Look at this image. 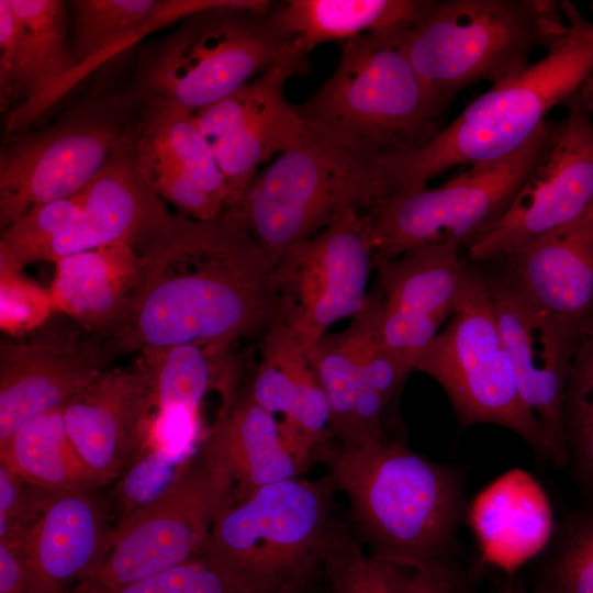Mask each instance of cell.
Listing matches in <instances>:
<instances>
[{
	"instance_id": "6da1fadb",
	"label": "cell",
	"mask_w": 593,
	"mask_h": 593,
	"mask_svg": "<svg viewBox=\"0 0 593 593\" xmlns=\"http://www.w3.org/2000/svg\"><path fill=\"white\" fill-rule=\"evenodd\" d=\"M135 247L138 286L103 337L113 357L189 343L233 346L277 317L273 267L237 208L212 221L168 212Z\"/></svg>"
},
{
	"instance_id": "7a4b0ae2",
	"label": "cell",
	"mask_w": 593,
	"mask_h": 593,
	"mask_svg": "<svg viewBox=\"0 0 593 593\" xmlns=\"http://www.w3.org/2000/svg\"><path fill=\"white\" fill-rule=\"evenodd\" d=\"M348 502L354 535L372 553L424 563L461 561L463 473L399 440L337 446L325 462Z\"/></svg>"
},
{
	"instance_id": "3957f363",
	"label": "cell",
	"mask_w": 593,
	"mask_h": 593,
	"mask_svg": "<svg viewBox=\"0 0 593 593\" xmlns=\"http://www.w3.org/2000/svg\"><path fill=\"white\" fill-rule=\"evenodd\" d=\"M560 7L567 26L546 55L519 74L493 85L424 146L384 155L391 193L426 186L458 166L501 158L518 149L593 75V22L570 1Z\"/></svg>"
},
{
	"instance_id": "277c9868",
	"label": "cell",
	"mask_w": 593,
	"mask_h": 593,
	"mask_svg": "<svg viewBox=\"0 0 593 593\" xmlns=\"http://www.w3.org/2000/svg\"><path fill=\"white\" fill-rule=\"evenodd\" d=\"M303 122L298 144L258 172L235 206L272 267L340 210L369 213L391 193L384 155L324 125Z\"/></svg>"
},
{
	"instance_id": "5b68a950",
	"label": "cell",
	"mask_w": 593,
	"mask_h": 593,
	"mask_svg": "<svg viewBox=\"0 0 593 593\" xmlns=\"http://www.w3.org/2000/svg\"><path fill=\"white\" fill-rule=\"evenodd\" d=\"M336 492L328 474L315 480L301 475L230 497L202 555L232 573L247 593H313L337 521Z\"/></svg>"
},
{
	"instance_id": "8992f818",
	"label": "cell",
	"mask_w": 593,
	"mask_h": 593,
	"mask_svg": "<svg viewBox=\"0 0 593 593\" xmlns=\"http://www.w3.org/2000/svg\"><path fill=\"white\" fill-rule=\"evenodd\" d=\"M272 3L227 0L182 19L143 54L128 93L194 113L281 61L306 59L275 29Z\"/></svg>"
},
{
	"instance_id": "52a82bcc",
	"label": "cell",
	"mask_w": 593,
	"mask_h": 593,
	"mask_svg": "<svg viewBox=\"0 0 593 593\" xmlns=\"http://www.w3.org/2000/svg\"><path fill=\"white\" fill-rule=\"evenodd\" d=\"M566 26L560 3L550 0H430L401 47L445 109L467 86L519 74L530 54L548 49Z\"/></svg>"
},
{
	"instance_id": "ba28073f",
	"label": "cell",
	"mask_w": 593,
	"mask_h": 593,
	"mask_svg": "<svg viewBox=\"0 0 593 593\" xmlns=\"http://www.w3.org/2000/svg\"><path fill=\"white\" fill-rule=\"evenodd\" d=\"M404 34V33H403ZM403 34H366L342 44L337 67L295 110L381 155L417 149L440 131L444 109L401 47Z\"/></svg>"
},
{
	"instance_id": "9c48e42d",
	"label": "cell",
	"mask_w": 593,
	"mask_h": 593,
	"mask_svg": "<svg viewBox=\"0 0 593 593\" xmlns=\"http://www.w3.org/2000/svg\"><path fill=\"white\" fill-rule=\"evenodd\" d=\"M445 391L462 428L493 424L550 463L545 430L524 403L496 323L488 273L466 264L455 310L416 363Z\"/></svg>"
},
{
	"instance_id": "30bf717a",
	"label": "cell",
	"mask_w": 593,
	"mask_h": 593,
	"mask_svg": "<svg viewBox=\"0 0 593 593\" xmlns=\"http://www.w3.org/2000/svg\"><path fill=\"white\" fill-rule=\"evenodd\" d=\"M556 124L546 121L518 149L474 164L438 187L391 193L369 212L374 259L423 244L454 242L469 248L506 212L551 147Z\"/></svg>"
},
{
	"instance_id": "8fae6325",
	"label": "cell",
	"mask_w": 593,
	"mask_h": 593,
	"mask_svg": "<svg viewBox=\"0 0 593 593\" xmlns=\"http://www.w3.org/2000/svg\"><path fill=\"white\" fill-rule=\"evenodd\" d=\"M141 103L99 93L53 125L7 142L0 155V227L82 191L135 128Z\"/></svg>"
},
{
	"instance_id": "7c38bea8",
	"label": "cell",
	"mask_w": 593,
	"mask_h": 593,
	"mask_svg": "<svg viewBox=\"0 0 593 593\" xmlns=\"http://www.w3.org/2000/svg\"><path fill=\"white\" fill-rule=\"evenodd\" d=\"M232 491L222 449L209 432L174 488L116 525L101 566L67 593L120 589L202 555Z\"/></svg>"
},
{
	"instance_id": "4fadbf2b",
	"label": "cell",
	"mask_w": 593,
	"mask_h": 593,
	"mask_svg": "<svg viewBox=\"0 0 593 593\" xmlns=\"http://www.w3.org/2000/svg\"><path fill=\"white\" fill-rule=\"evenodd\" d=\"M372 269L369 213L340 210L273 266L277 317L307 350L334 323L363 309Z\"/></svg>"
},
{
	"instance_id": "5bb4252c",
	"label": "cell",
	"mask_w": 593,
	"mask_h": 593,
	"mask_svg": "<svg viewBox=\"0 0 593 593\" xmlns=\"http://www.w3.org/2000/svg\"><path fill=\"white\" fill-rule=\"evenodd\" d=\"M556 124L551 147L497 223L469 248V259L494 261L563 226L593 203V120L577 92Z\"/></svg>"
},
{
	"instance_id": "9a60e30c",
	"label": "cell",
	"mask_w": 593,
	"mask_h": 593,
	"mask_svg": "<svg viewBox=\"0 0 593 593\" xmlns=\"http://www.w3.org/2000/svg\"><path fill=\"white\" fill-rule=\"evenodd\" d=\"M306 59L281 61L216 103L193 113L227 188V210L237 206L261 164L293 147L304 122L284 96L289 78Z\"/></svg>"
},
{
	"instance_id": "2e32d148",
	"label": "cell",
	"mask_w": 593,
	"mask_h": 593,
	"mask_svg": "<svg viewBox=\"0 0 593 593\" xmlns=\"http://www.w3.org/2000/svg\"><path fill=\"white\" fill-rule=\"evenodd\" d=\"M491 301L521 396L541 424L550 463H569L562 422L564 391L583 342L535 303L502 270L488 273Z\"/></svg>"
},
{
	"instance_id": "e0dca14e",
	"label": "cell",
	"mask_w": 593,
	"mask_h": 593,
	"mask_svg": "<svg viewBox=\"0 0 593 593\" xmlns=\"http://www.w3.org/2000/svg\"><path fill=\"white\" fill-rule=\"evenodd\" d=\"M454 242L423 244L374 259L381 340L407 378L451 316L466 264Z\"/></svg>"
},
{
	"instance_id": "ac0fdd59",
	"label": "cell",
	"mask_w": 593,
	"mask_h": 593,
	"mask_svg": "<svg viewBox=\"0 0 593 593\" xmlns=\"http://www.w3.org/2000/svg\"><path fill=\"white\" fill-rule=\"evenodd\" d=\"M113 356L103 339L51 323L27 340L0 344V445L27 418L64 409Z\"/></svg>"
},
{
	"instance_id": "d6986e66",
	"label": "cell",
	"mask_w": 593,
	"mask_h": 593,
	"mask_svg": "<svg viewBox=\"0 0 593 593\" xmlns=\"http://www.w3.org/2000/svg\"><path fill=\"white\" fill-rule=\"evenodd\" d=\"M91 490L43 491L21 550L29 593H67L108 556L115 536Z\"/></svg>"
},
{
	"instance_id": "ffe728a7",
	"label": "cell",
	"mask_w": 593,
	"mask_h": 593,
	"mask_svg": "<svg viewBox=\"0 0 593 593\" xmlns=\"http://www.w3.org/2000/svg\"><path fill=\"white\" fill-rule=\"evenodd\" d=\"M148 409L136 365L104 370L63 409L68 437L97 489L118 480L139 454Z\"/></svg>"
},
{
	"instance_id": "44dd1931",
	"label": "cell",
	"mask_w": 593,
	"mask_h": 593,
	"mask_svg": "<svg viewBox=\"0 0 593 593\" xmlns=\"http://www.w3.org/2000/svg\"><path fill=\"white\" fill-rule=\"evenodd\" d=\"M503 270L582 342L593 336V203L579 217L517 246Z\"/></svg>"
},
{
	"instance_id": "7402d4cb",
	"label": "cell",
	"mask_w": 593,
	"mask_h": 593,
	"mask_svg": "<svg viewBox=\"0 0 593 593\" xmlns=\"http://www.w3.org/2000/svg\"><path fill=\"white\" fill-rule=\"evenodd\" d=\"M60 0H0V109H27L76 68Z\"/></svg>"
},
{
	"instance_id": "603a6c76",
	"label": "cell",
	"mask_w": 593,
	"mask_h": 593,
	"mask_svg": "<svg viewBox=\"0 0 593 593\" xmlns=\"http://www.w3.org/2000/svg\"><path fill=\"white\" fill-rule=\"evenodd\" d=\"M136 125L83 189L79 216L45 248L41 261L56 262L71 254L121 242L135 245L168 213L137 168Z\"/></svg>"
},
{
	"instance_id": "cb8c5ba5",
	"label": "cell",
	"mask_w": 593,
	"mask_h": 593,
	"mask_svg": "<svg viewBox=\"0 0 593 593\" xmlns=\"http://www.w3.org/2000/svg\"><path fill=\"white\" fill-rule=\"evenodd\" d=\"M267 412L280 414L283 436L315 462H326L335 449L328 432V403L306 350L276 317L264 333L260 360L247 384Z\"/></svg>"
},
{
	"instance_id": "d4e9b609",
	"label": "cell",
	"mask_w": 593,
	"mask_h": 593,
	"mask_svg": "<svg viewBox=\"0 0 593 593\" xmlns=\"http://www.w3.org/2000/svg\"><path fill=\"white\" fill-rule=\"evenodd\" d=\"M323 580L328 593H482L483 568L372 553L337 519L324 551Z\"/></svg>"
},
{
	"instance_id": "484cf974",
	"label": "cell",
	"mask_w": 593,
	"mask_h": 593,
	"mask_svg": "<svg viewBox=\"0 0 593 593\" xmlns=\"http://www.w3.org/2000/svg\"><path fill=\"white\" fill-rule=\"evenodd\" d=\"M56 264L48 289L55 312L104 337L125 315L142 273L135 245L121 242L71 254Z\"/></svg>"
},
{
	"instance_id": "4316f807",
	"label": "cell",
	"mask_w": 593,
	"mask_h": 593,
	"mask_svg": "<svg viewBox=\"0 0 593 593\" xmlns=\"http://www.w3.org/2000/svg\"><path fill=\"white\" fill-rule=\"evenodd\" d=\"M135 365L149 396V407L161 412L187 411L201 417L206 396L217 393L225 417L242 390L244 359L232 346L189 343L138 351Z\"/></svg>"
},
{
	"instance_id": "83f0119b",
	"label": "cell",
	"mask_w": 593,
	"mask_h": 593,
	"mask_svg": "<svg viewBox=\"0 0 593 593\" xmlns=\"http://www.w3.org/2000/svg\"><path fill=\"white\" fill-rule=\"evenodd\" d=\"M209 432L220 444L233 481L231 499L301 477L314 463L283 436L279 421L251 398L247 385Z\"/></svg>"
},
{
	"instance_id": "f1b7e54d",
	"label": "cell",
	"mask_w": 593,
	"mask_h": 593,
	"mask_svg": "<svg viewBox=\"0 0 593 593\" xmlns=\"http://www.w3.org/2000/svg\"><path fill=\"white\" fill-rule=\"evenodd\" d=\"M430 1V0H429ZM428 0H289L269 11L277 32L306 55L321 44L359 36L403 34L425 13Z\"/></svg>"
},
{
	"instance_id": "f546056e",
	"label": "cell",
	"mask_w": 593,
	"mask_h": 593,
	"mask_svg": "<svg viewBox=\"0 0 593 593\" xmlns=\"http://www.w3.org/2000/svg\"><path fill=\"white\" fill-rule=\"evenodd\" d=\"M306 354L325 393L328 432L338 446L387 438L382 424L387 406L360 374L353 323L339 333H326Z\"/></svg>"
},
{
	"instance_id": "4dcf8cb0",
	"label": "cell",
	"mask_w": 593,
	"mask_h": 593,
	"mask_svg": "<svg viewBox=\"0 0 593 593\" xmlns=\"http://www.w3.org/2000/svg\"><path fill=\"white\" fill-rule=\"evenodd\" d=\"M227 0H77L74 18L72 54L77 68L38 102L48 105L78 70L120 51L157 23L184 19L221 5ZM43 107V109H44Z\"/></svg>"
},
{
	"instance_id": "1f68e13d",
	"label": "cell",
	"mask_w": 593,
	"mask_h": 593,
	"mask_svg": "<svg viewBox=\"0 0 593 593\" xmlns=\"http://www.w3.org/2000/svg\"><path fill=\"white\" fill-rule=\"evenodd\" d=\"M0 462L38 490H97L68 437L63 409L24 421L0 445Z\"/></svg>"
},
{
	"instance_id": "d6a6232c",
	"label": "cell",
	"mask_w": 593,
	"mask_h": 593,
	"mask_svg": "<svg viewBox=\"0 0 593 593\" xmlns=\"http://www.w3.org/2000/svg\"><path fill=\"white\" fill-rule=\"evenodd\" d=\"M139 139L168 157L227 210V188L219 161L193 113L161 101H139Z\"/></svg>"
},
{
	"instance_id": "836d02e7",
	"label": "cell",
	"mask_w": 593,
	"mask_h": 593,
	"mask_svg": "<svg viewBox=\"0 0 593 593\" xmlns=\"http://www.w3.org/2000/svg\"><path fill=\"white\" fill-rule=\"evenodd\" d=\"M523 582L530 593H593V505L558 523Z\"/></svg>"
},
{
	"instance_id": "e575fe53",
	"label": "cell",
	"mask_w": 593,
	"mask_h": 593,
	"mask_svg": "<svg viewBox=\"0 0 593 593\" xmlns=\"http://www.w3.org/2000/svg\"><path fill=\"white\" fill-rule=\"evenodd\" d=\"M562 422L572 477L593 500V336L577 351L562 405Z\"/></svg>"
},
{
	"instance_id": "d590c367",
	"label": "cell",
	"mask_w": 593,
	"mask_h": 593,
	"mask_svg": "<svg viewBox=\"0 0 593 593\" xmlns=\"http://www.w3.org/2000/svg\"><path fill=\"white\" fill-rule=\"evenodd\" d=\"M197 451L144 446L128 469L116 480L113 499L118 525L172 489Z\"/></svg>"
},
{
	"instance_id": "8d00e7d4",
	"label": "cell",
	"mask_w": 593,
	"mask_h": 593,
	"mask_svg": "<svg viewBox=\"0 0 593 593\" xmlns=\"http://www.w3.org/2000/svg\"><path fill=\"white\" fill-rule=\"evenodd\" d=\"M83 190L40 204L1 231L0 264L19 271L41 261L45 248L79 216Z\"/></svg>"
},
{
	"instance_id": "74e56055",
	"label": "cell",
	"mask_w": 593,
	"mask_h": 593,
	"mask_svg": "<svg viewBox=\"0 0 593 593\" xmlns=\"http://www.w3.org/2000/svg\"><path fill=\"white\" fill-rule=\"evenodd\" d=\"M137 130V125H136ZM137 168L152 188L180 214L197 221H212L225 211V204L204 191L168 157L139 139L135 131Z\"/></svg>"
},
{
	"instance_id": "f35d334b",
	"label": "cell",
	"mask_w": 593,
	"mask_h": 593,
	"mask_svg": "<svg viewBox=\"0 0 593 593\" xmlns=\"http://www.w3.org/2000/svg\"><path fill=\"white\" fill-rule=\"evenodd\" d=\"M102 593H247L227 570L200 555L146 579Z\"/></svg>"
},
{
	"instance_id": "ab89813d",
	"label": "cell",
	"mask_w": 593,
	"mask_h": 593,
	"mask_svg": "<svg viewBox=\"0 0 593 593\" xmlns=\"http://www.w3.org/2000/svg\"><path fill=\"white\" fill-rule=\"evenodd\" d=\"M0 278L2 332L19 336L43 327L55 312L49 291L3 264H0Z\"/></svg>"
},
{
	"instance_id": "60d3db41",
	"label": "cell",
	"mask_w": 593,
	"mask_h": 593,
	"mask_svg": "<svg viewBox=\"0 0 593 593\" xmlns=\"http://www.w3.org/2000/svg\"><path fill=\"white\" fill-rule=\"evenodd\" d=\"M41 493L0 462V541L22 542L38 511Z\"/></svg>"
},
{
	"instance_id": "b9f144b4",
	"label": "cell",
	"mask_w": 593,
	"mask_h": 593,
	"mask_svg": "<svg viewBox=\"0 0 593 593\" xmlns=\"http://www.w3.org/2000/svg\"><path fill=\"white\" fill-rule=\"evenodd\" d=\"M0 593H29L21 544L0 541Z\"/></svg>"
},
{
	"instance_id": "7bdbcfd3",
	"label": "cell",
	"mask_w": 593,
	"mask_h": 593,
	"mask_svg": "<svg viewBox=\"0 0 593 593\" xmlns=\"http://www.w3.org/2000/svg\"><path fill=\"white\" fill-rule=\"evenodd\" d=\"M495 593H530L522 579L516 575L508 577L496 589Z\"/></svg>"
},
{
	"instance_id": "ee69618b",
	"label": "cell",
	"mask_w": 593,
	"mask_h": 593,
	"mask_svg": "<svg viewBox=\"0 0 593 593\" xmlns=\"http://www.w3.org/2000/svg\"><path fill=\"white\" fill-rule=\"evenodd\" d=\"M579 97L586 111L593 115V75L581 87Z\"/></svg>"
},
{
	"instance_id": "f6af8a7d",
	"label": "cell",
	"mask_w": 593,
	"mask_h": 593,
	"mask_svg": "<svg viewBox=\"0 0 593 593\" xmlns=\"http://www.w3.org/2000/svg\"><path fill=\"white\" fill-rule=\"evenodd\" d=\"M277 593H307V592L299 590V589H284L282 591L277 592Z\"/></svg>"
}]
</instances>
